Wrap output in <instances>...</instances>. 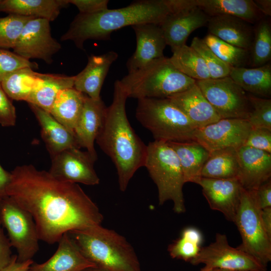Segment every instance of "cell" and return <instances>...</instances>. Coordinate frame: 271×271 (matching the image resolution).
Here are the masks:
<instances>
[{"mask_svg":"<svg viewBox=\"0 0 271 271\" xmlns=\"http://www.w3.org/2000/svg\"><path fill=\"white\" fill-rule=\"evenodd\" d=\"M128 97L168 98L190 88L196 83L177 70L170 58L155 59L119 80Z\"/></svg>","mask_w":271,"mask_h":271,"instance_id":"obj_5","label":"cell"},{"mask_svg":"<svg viewBox=\"0 0 271 271\" xmlns=\"http://www.w3.org/2000/svg\"><path fill=\"white\" fill-rule=\"evenodd\" d=\"M69 5L67 0H0V12L45 19L51 22Z\"/></svg>","mask_w":271,"mask_h":271,"instance_id":"obj_26","label":"cell"},{"mask_svg":"<svg viewBox=\"0 0 271 271\" xmlns=\"http://www.w3.org/2000/svg\"><path fill=\"white\" fill-rule=\"evenodd\" d=\"M74 81V76L41 73L39 82L27 102L49 112L58 93L73 87Z\"/></svg>","mask_w":271,"mask_h":271,"instance_id":"obj_30","label":"cell"},{"mask_svg":"<svg viewBox=\"0 0 271 271\" xmlns=\"http://www.w3.org/2000/svg\"><path fill=\"white\" fill-rule=\"evenodd\" d=\"M202 58L208 69L210 78L229 76L231 67L220 60L202 39L195 37L191 46Z\"/></svg>","mask_w":271,"mask_h":271,"instance_id":"obj_37","label":"cell"},{"mask_svg":"<svg viewBox=\"0 0 271 271\" xmlns=\"http://www.w3.org/2000/svg\"><path fill=\"white\" fill-rule=\"evenodd\" d=\"M254 2L265 17H269L271 16L270 0H254Z\"/></svg>","mask_w":271,"mask_h":271,"instance_id":"obj_49","label":"cell"},{"mask_svg":"<svg viewBox=\"0 0 271 271\" xmlns=\"http://www.w3.org/2000/svg\"><path fill=\"white\" fill-rule=\"evenodd\" d=\"M264 17L253 26V37L249 50L250 64L258 67L270 62L271 59V23Z\"/></svg>","mask_w":271,"mask_h":271,"instance_id":"obj_34","label":"cell"},{"mask_svg":"<svg viewBox=\"0 0 271 271\" xmlns=\"http://www.w3.org/2000/svg\"><path fill=\"white\" fill-rule=\"evenodd\" d=\"M85 95L73 87L63 89L58 93L49 113L74 132L82 112Z\"/></svg>","mask_w":271,"mask_h":271,"instance_id":"obj_29","label":"cell"},{"mask_svg":"<svg viewBox=\"0 0 271 271\" xmlns=\"http://www.w3.org/2000/svg\"><path fill=\"white\" fill-rule=\"evenodd\" d=\"M136 117L152 134L155 141H195L197 128L167 98L138 99Z\"/></svg>","mask_w":271,"mask_h":271,"instance_id":"obj_6","label":"cell"},{"mask_svg":"<svg viewBox=\"0 0 271 271\" xmlns=\"http://www.w3.org/2000/svg\"><path fill=\"white\" fill-rule=\"evenodd\" d=\"M200 246L197 242L181 234L180 237L169 245L168 250L172 258L190 262L198 254Z\"/></svg>","mask_w":271,"mask_h":271,"instance_id":"obj_40","label":"cell"},{"mask_svg":"<svg viewBox=\"0 0 271 271\" xmlns=\"http://www.w3.org/2000/svg\"><path fill=\"white\" fill-rule=\"evenodd\" d=\"M180 9L169 14L159 25L172 52L186 45L189 36L207 24L209 17L197 7L186 6L179 0Z\"/></svg>","mask_w":271,"mask_h":271,"instance_id":"obj_16","label":"cell"},{"mask_svg":"<svg viewBox=\"0 0 271 271\" xmlns=\"http://www.w3.org/2000/svg\"><path fill=\"white\" fill-rule=\"evenodd\" d=\"M0 223L7 230L12 247L17 252V261L32 260L39 249V238L31 214L12 198L0 200Z\"/></svg>","mask_w":271,"mask_h":271,"instance_id":"obj_9","label":"cell"},{"mask_svg":"<svg viewBox=\"0 0 271 271\" xmlns=\"http://www.w3.org/2000/svg\"><path fill=\"white\" fill-rule=\"evenodd\" d=\"M77 7L80 14H93L108 9V0H67Z\"/></svg>","mask_w":271,"mask_h":271,"instance_id":"obj_43","label":"cell"},{"mask_svg":"<svg viewBox=\"0 0 271 271\" xmlns=\"http://www.w3.org/2000/svg\"><path fill=\"white\" fill-rule=\"evenodd\" d=\"M239 165L237 150L225 148L210 152L201 177L214 179L237 178Z\"/></svg>","mask_w":271,"mask_h":271,"instance_id":"obj_31","label":"cell"},{"mask_svg":"<svg viewBox=\"0 0 271 271\" xmlns=\"http://www.w3.org/2000/svg\"><path fill=\"white\" fill-rule=\"evenodd\" d=\"M208 30L219 39L233 46L249 51L253 37V26L230 15L209 17Z\"/></svg>","mask_w":271,"mask_h":271,"instance_id":"obj_25","label":"cell"},{"mask_svg":"<svg viewBox=\"0 0 271 271\" xmlns=\"http://www.w3.org/2000/svg\"><path fill=\"white\" fill-rule=\"evenodd\" d=\"M144 167L157 187L159 205L171 200L175 212L184 213V175L178 156L167 142L149 143Z\"/></svg>","mask_w":271,"mask_h":271,"instance_id":"obj_7","label":"cell"},{"mask_svg":"<svg viewBox=\"0 0 271 271\" xmlns=\"http://www.w3.org/2000/svg\"><path fill=\"white\" fill-rule=\"evenodd\" d=\"M261 218L266 232L271 238V207L261 210Z\"/></svg>","mask_w":271,"mask_h":271,"instance_id":"obj_48","label":"cell"},{"mask_svg":"<svg viewBox=\"0 0 271 271\" xmlns=\"http://www.w3.org/2000/svg\"><path fill=\"white\" fill-rule=\"evenodd\" d=\"M38 64L6 49L0 48V82L12 73L25 68H38Z\"/></svg>","mask_w":271,"mask_h":271,"instance_id":"obj_39","label":"cell"},{"mask_svg":"<svg viewBox=\"0 0 271 271\" xmlns=\"http://www.w3.org/2000/svg\"><path fill=\"white\" fill-rule=\"evenodd\" d=\"M167 98L185 114L197 128L220 119L196 83L187 90Z\"/></svg>","mask_w":271,"mask_h":271,"instance_id":"obj_22","label":"cell"},{"mask_svg":"<svg viewBox=\"0 0 271 271\" xmlns=\"http://www.w3.org/2000/svg\"><path fill=\"white\" fill-rule=\"evenodd\" d=\"M202 39L216 55L231 68L247 67L250 64L249 50L230 44L209 33Z\"/></svg>","mask_w":271,"mask_h":271,"instance_id":"obj_35","label":"cell"},{"mask_svg":"<svg viewBox=\"0 0 271 271\" xmlns=\"http://www.w3.org/2000/svg\"><path fill=\"white\" fill-rule=\"evenodd\" d=\"M127 98L119 80H116L112 102L106 108L103 125L95 140L114 164L119 189L122 192L137 171L144 167L147 152V146L136 133L127 117Z\"/></svg>","mask_w":271,"mask_h":271,"instance_id":"obj_2","label":"cell"},{"mask_svg":"<svg viewBox=\"0 0 271 271\" xmlns=\"http://www.w3.org/2000/svg\"><path fill=\"white\" fill-rule=\"evenodd\" d=\"M41 126V137L51 158L72 148H80L74 133L41 108L29 103Z\"/></svg>","mask_w":271,"mask_h":271,"instance_id":"obj_23","label":"cell"},{"mask_svg":"<svg viewBox=\"0 0 271 271\" xmlns=\"http://www.w3.org/2000/svg\"><path fill=\"white\" fill-rule=\"evenodd\" d=\"M220 119H246L251 109L246 92L229 76L196 81Z\"/></svg>","mask_w":271,"mask_h":271,"instance_id":"obj_10","label":"cell"},{"mask_svg":"<svg viewBox=\"0 0 271 271\" xmlns=\"http://www.w3.org/2000/svg\"><path fill=\"white\" fill-rule=\"evenodd\" d=\"M190 262L193 265L204 264L208 268L231 270L266 271L264 266L250 255L230 246L225 234L217 233L215 241L201 248Z\"/></svg>","mask_w":271,"mask_h":271,"instance_id":"obj_11","label":"cell"},{"mask_svg":"<svg viewBox=\"0 0 271 271\" xmlns=\"http://www.w3.org/2000/svg\"><path fill=\"white\" fill-rule=\"evenodd\" d=\"M169 58L177 70L196 81L210 78L204 61L191 46L185 45L176 49Z\"/></svg>","mask_w":271,"mask_h":271,"instance_id":"obj_33","label":"cell"},{"mask_svg":"<svg viewBox=\"0 0 271 271\" xmlns=\"http://www.w3.org/2000/svg\"><path fill=\"white\" fill-rule=\"evenodd\" d=\"M255 202L261 210L271 207V180L262 184L254 191H252Z\"/></svg>","mask_w":271,"mask_h":271,"instance_id":"obj_44","label":"cell"},{"mask_svg":"<svg viewBox=\"0 0 271 271\" xmlns=\"http://www.w3.org/2000/svg\"><path fill=\"white\" fill-rule=\"evenodd\" d=\"M233 222L242 240L237 248L266 266L271 260V238L263 226L261 209L256 204L252 191L243 188Z\"/></svg>","mask_w":271,"mask_h":271,"instance_id":"obj_8","label":"cell"},{"mask_svg":"<svg viewBox=\"0 0 271 271\" xmlns=\"http://www.w3.org/2000/svg\"><path fill=\"white\" fill-rule=\"evenodd\" d=\"M137 41L134 52L126 62L128 72L142 68L151 61L164 56L167 45L160 26L142 24L131 26Z\"/></svg>","mask_w":271,"mask_h":271,"instance_id":"obj_17","label":"cell"},{"mask_svg":"<svg viewBox=\"0 0 271 271\" xmlns=\"http://www.w3.org/2000/svg\"><path fill=\"white\" fill-rule=\"evenodd\" d=\"M34 18L14 14L0 18V48L13 49L24 26Z\"/></svg>","mask_w":271,"mask_h":271,"instance_id":"obj_36","label":"cell"},{"mask_svg":"<svg viewBox=\"0 0 271 271\" xmlns=\"http://www.w3.org/2000/svg\"><path fill=\"white\" fill-rule=\"evenodd\" d=\"M200 185L210 208L222 213L234 222L243 189L237 178L214 179L200 177L194 182Z\"/></svg>","mask_w":271,"mask_h":271,"instance_id":"obj_15","label":"cell"},{"mask_svg":"<svg viewBox=\"0 0 271 271\" xmlns=\"http://www.w3.org/2000/svg\"><path fill=\"white\" fill-rule=\"evenodd\" d=\"M229 76L246 92L263 98L271 95V64L253 68H231Z\"/></svg>","mask_w":271,"mask_h":271,"instance_id":"obj_27","label":"cell"},{"mask_svg":"<svg viewBox=\"0 0 271 271\" xmlns=\"http://www.w3.org/2000/svg\"><path fill=\"white\" fill-rule=\"evenodd\" d=\"M10 178L11 173L6 171L0 165V200L8 196L6 190Z\"/></svg>","mask_w":271,"mask_h":271,"instance_id":"obj_47","label":"cell"},{"mask_svg":"<svg viewBox=\"0 0 271 271\" xmlns=\"http://www.w3.org/2000/svg\"><path fill=\"white\" fill-rule=\"evenodd\" d=\"M96 161L78 148L65 150L51 157L50 174L64 182L96 185L100 179L94 169Z\"/></svg>","mask_w":271,"mask_h":271,"instance_id":"obj_13","label":"cell"},{"mask_svg":"<svg viewBox=\"0 0 271 271\" xmlns=\"http://www.w3.org/2000/svg\"><path fill=\"white\" fill-rule=\"evenodd\" d=\"M16 117L15 107L0 83V124L3 127L14 126Z\"/></svg>","mask_w":271,"mask_h":271,"instance_id":"obj_42","label":"cell"},{"mask_svg":"<svg viewBox=\"0 0 271 271\" xmlns=\"http://www.w3.org/2000/svg\"><path fill=\"white\" fill-rule=\"evenodd\" d=\"M186 6L197 7L209 17L230 15L255 24L265 16L252 0H184Z\"/></svg>","mask_w":271,"mask_h":271,"instance_id":"obj_24","label":"cell"},{"mask_svg":"<svg viewBox=\"0 0 271 271\" xmlns=\"http://www.w3.org/2000/svg\"><path fill=\"white\" fill-rule=\"evenodd\" d=\"M1 226L0 223V270L10 263L13 256L9 240Z\"/></svg>","mask_w":271,"mask_h":271,"instance_id":"obj_45","label":"cell"},{"mask_svg":"<svg viewBox=\"0 0 271 271\" xmlns=\"http://www.w3.org/2000/svg\"><path fill=\"white\" fill-rule=\"evenodd\" d=\"M82 253L105 271H141L131 245L113 230L99 225L86 231L68 233Z\"/></svg>","mask_w":271,"mask_h":271,"instance_id":"obj_4","label":"cell"},{"mask_svg":"<svg viewBox=\"0 0 271 271\" xmlns=\"http://www.w3.org/2000/svg\"><path fill=\"white\" fill-rule=\"evenodd\" d=\"M33 262V259L24 262H19L17 261V254H14L10 263L0 271H28Z\"/></svg>","mask_w":271,"mask_h":271,"instance_id":"obj_46","label":"cell"},{"mask_svg":"<svg viewBox=\"0 0 271 271\" xmlns=\"http://www.w3.org/2000/svg\"><path fill=\"white\" fill-rule=\"evenodd\" d=\"M199 271H242V270H231L228 269H224L219 268H208L204 266Z\"/></svg>","mask_w":271,"mask_h":271,"instance_id":"obj_50","label":"cell"},{"mask_svg":"<svg viewBox=\"0 0 271 271\" xmlns=\"http://www.w3.org/2000/svg\"><path fill=\"white\" fill-rule=\"evenodd\" d=\"M237 154V179L244 189L254 191L270 179L271 154L245 146L238 148Z\"/></svg>","mask_w":271,"mask_h":271,"instance_id":"obj_18","label":"cell"},{"mask_svg":"<svg viewBox=\"0 0 271 271\" xmlns=\"http://www.w3.org/2000/svg\"><path fill=\"white\" fill-rule=\"evenodd\" d=\"M167 143L178 156L185 183H194L201 177L202 169L210 152L196 141Z\"/></svg>","mask_w":271,"mask_h":271,"instance_id":"obj_28","label":"cell"},{"mask_svg":"<svg viewBox=\"0 0 271 271\" xmlns=\"http://www.w3.org/2000/svg\"><path fill=\"white\" fill-rule=\"evenodd\" d=\"M243 146L271 154V130L251 128Z\"/></svg>","mask_w":271,"mask_h":271,"instance_id":"obj_41","label":"cell"},{"mask_svg":"<svg viewBox=\"0 0 271 271\" xmlns=\"http://www.w3.org/2000/svg\"><path fill=\"white\" fill-rule=\"evenodd\" d=\"M175 11L173 0H140L120 9H108L93 14L79 13L60 40L72 41L83 50L86 40H109L112 32L127 26L159 25Z\"/></svg>","mask_w":271,"mask_h":271,"instance_id":"obj_3","label":"cell"},{"mask_svg":"<svg viewBox=\"0 0 271 271\" xmlns=\"http://www.w3.org/2000/svg\"><path fill=\"white\" fill-rule=\"evenodd\" d=\"M58 243L57 250L49 259L41 263L33 262L28 271H83L96 267L82 253L68 233Z\"/></svg>","mask_w":271,"mask_h":271,"instance_id":"obj_20","label":"cell"},{"mask_svg":"<svg viewBox=\"0 0 271 271\" xmlns=\"http://www.w3.org/2000/svg\"><path fill=\"white\" fill-rule=\"evenodd\" d=\"M10 173L7 196L31 214L40 240L53 244L65 233L101 225L99 208L78 184L60 181L32 165Z\"/></svg>","mask_w":271,"mask_h":271,"instance_id":"obj_1","label":"cell"},{"mask_svg":"<svg viewBox=\"0 0 271 271\" xmlns=\"http://www.w3.org/2000/svg\"><path fill=\"white\" fill-rule=\"evenodd\" d=\"M251 127L245 119L222 118L195 130V141L209 152L244 145Z\"/></svg>","mask_w":271,"mask_h":271,"instance_id":"obj_14","label":"cell"},{"mask_svg":"<svg viewBox=\"0 0 271 271\" xmlns=\"http://www.w3.org/2000/svg\"><path fill=\"white\" fill-rule=\"evenodd\" d=\"M118 54L113 51L88 57L85 67L74 76L73 87L89 97L98 100L104 79Z\"/></svg>","mask_w":271,"mask_h":271,"instance_id":"obj_21","label":"cell"},{"mask_svg":"<svg viewBox=\"0 0 271 271\" xmlns=\"http://www.w3.org/2000/svg\"><path fill=\"white\" fill-rule=\"evenodd\" d=\"M251 109L246 120L252 128L271 130V99L247 94Z\"/></svg>","mask_w":271,"mask_h":271,"instance_id":"obj_38","label":"cell"},{"mask_svg":"<svg viewBox=\"0 0 271 271\" xmlns=\"http://www.w3.org/2000/svg\"><path fill=\"white\" fill-rule=\"evenodd\" d=\"M83 271H105L97 267H92L86 269Z\"/></svg>","mask_w":271,"mask_h":271,"instance_id":"obj_51","label":"cell"},{"mask_svg":"<svg viewBox=\"0 0 271 271\" xmlns=\"http://www.w3.org/2000/svg\"><path fill=\"white\" fill-rule=\"evenodd\" d=\"M41 75L32 68H25L12 73L0 83L9 98L27 101L39 82Z\"/></svg>","mask_w":271,"mask_h":271,"instance_id":"obj_32","label":"cell"},{"mask_svg":"<svg viewBox=\"0 0 271 271\" xmlns=\"http://www.w3.org/2000/svg\"><path fill=\"white\" fill-rule=\"evenodd\" d=\"M50 21L34 18L24 26L14 52L29 60H42L46 63L53 62V56L61 48V44L51 34Z\"/></svg>","mask_w":271,"mask_h":271,"instance_id":"obj_12","label":"cell"},{"mask_svg":"<svg viewBox=\"0 0 271 271\" xmlns=\"http://www.w3.org/2000/svg\"><path fill=\"white\" fill-rule=\"evenodd\" d=\"M107 107L101 99L95 100L86 95L80 116L74 132L79 147H82L96 161L94 142L103 125Z\"/></svg>","mask_w":271,"mask_h":271,"instance_id":"obj_19","label":"cell"}]
</instances>
